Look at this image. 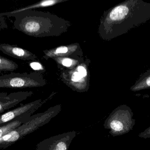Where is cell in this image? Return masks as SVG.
Here are the masks:
<instances>
[{
	"label": "cell",
	"mask_w": 150,
	"mask_h": 150,
	"mask_svg": "<svg viewBox=\"0 0 150 150\" xmlns=\"http://www.w3.org/2000/svg\"><path fill=\"white\" fill-rule=\"evenodd\" d=\"M150 20V3L142 0L124 1L105 11L99 24L103 40L110 41Z\"/></svg>",
	"instance_id": "cell-1"
},
{
	"label": "cell",
	"mask_w": 150,
	"mask_h": 150,
	"mask_svg": "<svg viewBox=\"0 0 150 150\" xmlns=\"http://www.w3.org/2000/svg\"><path fill=\"white\" fill-rule=\"evenodd\" d=\"M10 17H15V29L36 38L60 36L72 25L69 21L55 14L35 9L24 11Z\"/></svg>",
	"instance_id": "cell-2"
},
{
	"label": "cell",
	"mask_w": 150,
	"mask_h": 150,
	"mask_svg": "<svg viewBox=\"0 0 150 150\" xmlns=\"http://www.w3.org/2000/svg\"><path fill=\"white\" fill-rule=\"evenodd\" d=\"M62 109L61 105H56L44 112L33 115L27 122L0 138V149H4L11 146L27 135L47 124L60 112Z\"/></svg>",
	"instance_id": "cell-3"
},
{
	"label": "cell",
	"mask_w": 150,
	"mask_h": 150,
	"mask_svg": "<svg viewBox=\"0 0 150 150\" xmlns=\"http://www.w3.org/2000/svg\"><path fill=\"white\" fill-rule=\"evenodd\" d=\"M133 116L134 113L130 107L121 105L110 114L103 126L109 130V134L113 136L123 135L133 130L136 123Z\"/></svg>",
	"instance_id": "cell-4"
},
{
	"label": "cell",
	"mask_w": 150,
	"mask_h": 150,
	"mask_svg": "<svg viewBox=\"0 0 150 150\" xmlns=\"http://www.w3.org/2000/svg\"><path fill=\"white\" fill-rule=\"evenodd\" d=\"M47 82L41 73H11L0 76V88L23 89L43 87Z\"/></svg>",
	"instance_id": "cell-5"
},
{
	"label": "cell",
	"mask_w": 150,
	"mask_h": 150,
	"mask_svg": "<svg viewBox=\"0 0 150 150\" xmlns=\"http://www.w3.org/2000/svg\"><path fill=\"white\" fill-rule=\"evenodd\" d=\"M53 92L45 100L39 99L27 104H21L19 106L9 110L0 115V126L7 124L20 117L32 116L33 114L44 104L51 100L55 94Z\"/></svg>",
	"instance_id": "cell-6"
},
{
	"label": "cell",
	"mask_w": 150,
	"mask_h": 150,
	"mask_svg": "<svg viewBox=\"0 0 150 150\" xmlns=\"http://www.w3.org/2000/svg\"><path fill=\"white\" fill-rule=\"evenodd\" d=\"M76 135L73 131L51 136L39 143L36 150H68Z\"/></svg>",
	"instance_id": "cell-7"
},
{
	"label": "cell",
	"mask_w": 150,
	"mask_h": 150,
	"mask_svg": "<svg viewBox=\"0 0 150 150\" xmlns=\"http://www.w3.org/2000/svg\"><path fill=\"white\" fill-rule=\"evenodd\" d=\"M77 68L72 70H61L60 77L63 83L73 90L79 92H86L90 88V77L82 76Z\"/></svg>",
	"instance_id": "cell-8"
},
{
	"label": "cell",
	"mask_w": 150,
	"mask_h": 150,
	"mask_svg": "<svg viewBox=\"0 0 150 150\" xmlns=\"http://www.w3.org/2000/svg\"><path fill=\"white\" fill-rule=\"evenodd\" d=\"M33 94L32 91H19L10 93L0 92V115L15 107Z\"/></svg>",
	"instance_id": "cell-9"
},
{
	"label": "cell",
	"mask_w": 150,
	"mask_h": 150,
	"mask_svg": "<svg viewBox=\"0 0 150 150\" xmlns=\"http://www.w3.org/2000/svg\"><path fill=\"white\" fill-rule=\"evenodd\" d=\"M43 52L45 55L43 58L46 60L49 58L56 57H83V50L78 43L60 46L49 50H44Z\"/></svg>",
	"instance_id": "cell-10"
},
{
	"label": "cell",
	"mask_w": 150,
	"mask_h": 150,
	"mask_svg": "<svg viewBox=\"0 0 150 150\" xmlns=\"http://www.w3.org/2000/svg\"><path fill=\"white\" fill-rule=\"evenodd\" d=\"M0 50L11 57L23 60H34L37 58L34 54L16 45L1 44Z\"/></svg>",
	"instance_id": "cell-11"
},
{
	"label": "cell",
	"mask_w": 150,
	"mask_h": 150,
	"mask_svg": "<svg viewBox=\"0 0 150 150\" xmlns=\"http://www.w3.org/2000/svg\"><path fill=\"white\" fill-rule=\"evenodd\" d=\"M68 0H44L38 2L35 4L26 6V7H22L19 9H17L16 10L9 11V12H4V13H0V16H2L10 17L11 15H14L16 13L24 11L29 10L35 9L38 8H46V7H50L53 6L55 4L60 3L64 2L67 1Z\"/></svg>",
	"instance_id": "cell-12"
},
{
	"label": "cell",
	"mask_w": 150,
	"mask_h": 150,
	"mask_svg": "<svg viewBox=\"0 0 150 150\" xmlns=\"http://www.w3.org/2000/svg\"><path fill=\"white\" fill-rule=\"evenodd\" d=\"M52 59L56 62L60 70L74 69L85 60L83 57H56Z\"/></svg>",
	"instance_id": "cell-13"
},
{
	"label": "cell",
	"mask_w": 150,
	"mask_h": 150,
	"mask_svg": "<svg viewBox=\"0 0 150 150\" xmlns=\"http://www.w3.org/2000/svg\"><path fill=\"white\" fill-rule=\"evenodd\" d=\"M31 117V116H25L20 117L11 122L0 126V138L12 130L20 127L22 124L27 122Z\"/></svg>",
	"instance_id": "cell-14"
},
{
	"label": "cell",
	"mask_w": 150,
	"mask_h": 150,
	"mask_svg": "<svg viewBox=\"0 0 150 150\" xmlns=\"http://www.w3.org/2000/svg\"><path fill=\"white\" fill-rule=\"evenodd\" d=\"M150 89V69L142 74L130 88L133 92H138Z\"/></svg>",
	"instance_id": "cell-15"
},
{
	"label": "cell",
	"mask_w": 150,
	"mask_h": 150,
	"mask_svg": "<svg viewBox=\"0 0 150 150\" xmlns=\"http://www.w3.org/2000/svg\"><path fill=\"white\" fill-rule=\"evenodd\" d=\"M18 68L15 62L0 55V71H13Z\"/></svg>",
	"instance_id": "cell-16"
},
{
	"label": "cell",
	"mask_w": 150,
	"mask_h": 150,
	"mask_svg": "<svg viewBox=\"0 0 150 150\" xmlns=\"http://www.w3.org/2000/svg\"><path fill=\"white\" fill-rule=\"evenodd\" d=\"M30 66L31 68L36 71V72L39 73H44L45 71V69L42 66L41 63L38 62H33L30 63Z\"/></svg>",
	"instance_id": "cell-17"
},
{
	"label": "cell",
	"mask_w": 150,
	"mask_h": 150,
	"mask_svg": "<svg viewBox=\"0 0 150 150\" xmlns=\"http://www.w3.org/2000/svg\"><path fill=\"white\" fill-rule=\"evenodd\" d=\"M138 136L140 138H144L145 139L150 138V127L146 129L143 132L140 133Z\"/></svg>",
	"instance_id": "cell-18"
},
{
	"label": "cell",
	"mask_w": 150,
	"mask_h": 150,
	"mask_svg": "<svg viewBox=\"0 0 150 150\" xmlns=\"http://www.w3.org/2000/svg\"><path fill=\"white\" fill-rule=\"evenodd\" d=\"M8 24L4 16H0V31L8 28Z\"/></svg>",
	"instance_id": "cell-19"
}]
</instances>
